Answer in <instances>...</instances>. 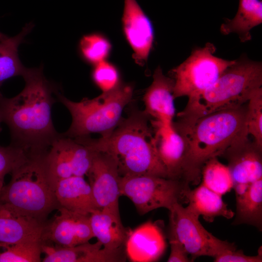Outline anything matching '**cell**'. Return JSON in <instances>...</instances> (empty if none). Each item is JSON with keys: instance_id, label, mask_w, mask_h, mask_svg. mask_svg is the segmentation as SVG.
<instances>
[{"instance_id": "6da1fadb", "label": "cell", "mask_w": 262, "mask_h": 262, "mask_svg": "<svg viewBox=\"0 0 262 262\" xmlns=\"http://www.w3.org/2000/svg\"><path fill=\"white\" fill-rule=\"evenodd\" d=\"M22 76L25 85L17 95L8 98L0 92V115L9 129L10 145L28 155L44 154L61 134L51 117L55 91L41 67L26 68Z\"/></svg>"}, {"instance_id": "7a4b0ae2", "label": "cell", "mask_w": 262, "mask_h": 262, "mask_svg": "<svg viewBox=\"0 0 262 262\" xmlns=\"http://www.w3.org/2000/svg\"><path fill=\"white\" fill-rule=\"evenodd\" d=\"M95 150L106 151L116 160L121 177L152 175L167 178L156 149L150 118L137 109L131 110L108 137L75 138Z\"/></svg>"}, {"instance_id": "3957f363", "label": "cell", "mask_w": 262, "mask_h": 262, "mask_svg": "<svg viewBox=\"0 0 262 262\" xmlns=\"http://www.w3.org/2000/svg\"><path fill=\"white\" fill-rule=\"evenodd\" d=\"M246 111L247 104H244L213 112L188 125L173 122V127L185 141L190 185L199 182L201 169L208 160L222 156L236 139L248 134Z\"/></svg>"}, {"instance_id": "277c9868", "label": "cell", "mask_w": 262, "mask_h": 262, "mask_svg": "<svg viewBox=\"0 0 262 262\" xmlns=\"http://www.w3.org/2000/svg\"><path fill=\"white\" fill-rule=\"evenodd\" d=\"M262 85V63L241 56L198 98L188 101L176 122L188 125L216 111L246 104Z\"/></svg>"}, {"instance_id": "5b68a950", "label": "cell", "mask_w": 262, "mask_h": 262, "mask_svg": "<svg viewBox=\"0 0 262 262\" xmlns=\"http://www.w3.org/2000/svg\"><path fill=\"white\" fill-rule=\"evenodd\" d=\"M45 153L28 155L0 191V202L44 224L60 208L45 168Z\"/></svg>"}, {"instance_id": "8992f818", "label": "cell", "mask_w": 262, "mask_h": 262, "mask_svg": "<svg viewBox=\"0 0 262 262\" xmlns=\"http://www.w3.org/2000/svg\"><path fill=\"white\" fill-rule=\"evenodd\" d=\"M132 94L131 85L120 83L96 98H84L79 102L58 93V100L68 110L72 117L70 127L62 134L72 138L93 133H99L103 138L109 136L122 118L123 110L131 102Z\"/></svg>"}, {"instance_id": "52a82bcc", "label": "cell", "mask_w": 262, "mask_h": 262, "mask_svg": "<svg viewBox=\"0 0 262 262\" xmlns=\"http://www.w3.org/2000/svg\"><path fill=\"white\" fill-rule=\"evenodd\" d=\"M215 50L213 44L208 43L203 48L194 49L183 62L171 70L175 99L185 96L188 101L196 98L235 62L214 55Z\"/></svg>"}, {"instance_id": "ba28073f", "label": "cell", "mask_w": 262, "mask_h": 262, "mask_svg": "<svg viewBox=\"0 0 262 262\" xmlns=\"http://www.w3.org/2000/svg\"><path fill=\"white\" fill-rule=\"evenodd\" d=\"M189 188L182 182L152 175L121 177L120 181V195L128 197L141 214L160 208L169 210L185 198Z\"/></svg>"}, {"instance_id": "9c48e42d", "label": "cell", "mask_w": 262, "mask_h": 262, "mask_svg": "<svg viewBox=\"0 0 262 262\" xmlns=\"http://www.w3.org/2000/svg\"><path fill=\"white\" fill-rule=\"evenodd\" d=\"M169 211V239L180 242L192 258H215L225 250L236 248L234 243L220 240L207 231L193 213L181 203H176Z\"/></svg>"}, {"instance_id": "30bf717a", "label": "cell", "mask_w": 262, "mask_h": 262, "mask_svg": "<svg viewBox=\"0 0 262 262\" xmlns=\"http://www.w3.org/2000/svg\"><path fill=\"white\" fill-rule=\"evenodd\" d=\"M95 151L74 139L62 134L44 155L46 171L52 185L73 176L84 177L92 163Z\"/></svg>"}, {"instance_id": "8fae6325", "label": "cell", "mask_w": 262, "mask_h": 262, "mask_svg": "<svg viewBox=\"0 0 262 262\" xmlns=\"http://www.w3.org/2000/svg\"><path fill=\"white\" fill-rule=\"evenodd\" d=\"M94 150L92 163L86 175L95 203L99 209L120 215L118 199L121 196V176L117 162L106 151Z\"/></svg>"}, {"instance_id": "7c38bea8", "label": "cell", "mask_w": 262, "mask_h": 262, "mask_svg": "<svg viewBox=\"0 0 262 262\" xmlns=\"http://www.w3.org/2000/svg\"><path fill=\"white\" fill-rule=\"evenodd\" d=\"M223 156L228 161L235 195L245 192L255 181L262 179V148L244 135L232 143Z\"/></svg>"}, {"instance_id": "4fadbf2b", "label": "cell", "mask_w": 262, "mask_h": 262, "mask_svg": "<svg viewBox=\"0 0 262 262\" xmlns=\"http://www.w3.org/2000/svg\"><path fill=\"white\" fill-rule=\"evenodd\" d=\"M58 214L44 223L40 238L41 243L56 247H72L88 242L94 235L90 214L58 209Z\"/></svg>"}, {"instance_id": "5bb4252c", "label": "cell", "mask_w": 262, "mask_h": 262, "mask_svg": "<svg viewBox=\"0 0 262 262\" xmlns=\"http://www.w3.org/2000/svg\"><path fill=\"white\" fill-rule=\"evenodd\" d=\"M154 131L156 147L167 178L190 186L187 177V152L185 140L171 125L162 124L150 119Z\"/></svg>"}, {"instance_id": "9a60e30c", "label": "cell", "mask_w": 262, "mask_h": 262, "mask_svg": "<svg viewBox=\"0 0 262 262\" xmlns=\"http://www.w3.org/2000/svg\"><path fill=\"white\" fill-rule=\"evenodd\" d=\"M123 25L126 39L141 63L147 59L154 39L152 25L136 0H124Z\"/></svg>"}, {"instance_id": "2e32d148", "label": "cell", "mask_w": 262, "mask_h": 262, "mask_svg": "<svg viewBox=\"0 0 262 262\" xmlns=\"http://www.w3.org/2000/svg\"><path fill=\"white\" fill-rule=\"evenodd\" d=\"M98 241L72 247H60L41 243L43 262H121L127 259L125 248L109 249Z\"/></svg>"}, {"instance_id": "e0dca14e", "label": "cell", "mask_w": 262, "mask_h": 262, "mask_svg": "<svg viewBox=\"0 0 262 262\" xmlns=\"http://www.w3.org/2000/svg\"><path fill=\"white\" fill-rule=\"evenodd\" d=\"M174 86L173 78L165 76L158 66L143 98L144 111L151 119L164 125L173 123L175 115Z\"/></svg>"}, {"instance_id": "ac0fdd59", "label": "cell", "mask_w": 262, "mask_h": 262, "mask_svg": "<svg viewBox=\"0 0 262 262\" xmlns=\"http://www.w3.org/2000/svg\"><path fill=\"white\" fill-rule=\"evenodd\" d=\"M165 247L159 229L150 222L131 230L125 244L127 257L132 262H148L156 260Z\"/></svg>"}, {"instance_id": "d6986e66", "label": "cell", "mask_w": 262, "mask_h": 262, "mask_svg": "<svg viewBox=\"0 0 262 262\" xmlns=\"http://www.w3.org/2000/svg\"><path fill=\"white\" fill-rule=\"evenodd\" d=\"M44 225L0 202V243L40 240Z\"/></svg>"}, {"instance_id": "ffe728a7", "label": "cell", "mask_w": 262, "mask_h": 262, "mask_svg": "<svg viewBox=\"0 0 262 262\" xmlns=\"http://www.w3.org/2000/svg\"><path fill=\"white\" fill-rule=\"evenodd\" d=\"M54 190L60 207L84 214L99 209L90 185L83 177L73 176L63 179L55 184Z\"/></svg>"}, {"instance_id": "44dd1931", "label": "cell", "mask_w": 262, "mask_h": 262, "mask_svg": "<svg viewBox=\"0 0 262 262\" xmlns=\"http://www.w3.org/2000/svg\"><path fill=\"white\" fill-rule=\"evenodd\" d=\"M90 222L94 237L103 247L113 250L125 248L131 230L123 226L120 215L97 209L90 214Z\"/></svg>"}, {"instance_id": "7402d4cb", "label": "cell", "mask_w": 262, "mask_h": 262, "mask_svg": "<svg viewBox=\"0 0 262 262\" xmlns=\"http://www.w3.org/2000/svg\"><path fill=\"white\" fill-rule=\"evenodd\" d=\"M222 196L201 183L194 189L189 188L185 192V198L188 202L186 208L209 222L218 216L231 219L235 213L228 208Z\"/></svg>"}, {"instance_id": "603a6c76", "label": "cell", "mask_w": 262, "mask_h": 262, "mask_svg": "<svg viewBox=\"0 0 262 262\" xmlns=\"http://www.w3.org/2000/svg\"><path fill=\"white\" fill-rule=\"evenodd\" d=\"M262 22V0H239L238 11L231 19H226L220 26L224 34L235 33L241 42L251 40L250 31Z\"/></svg>"}, {"instance_id": "cb8c5ba5", "label": "cell", "mask_w": 262, "mask_h": 262, "mask_svg": "<svg viewBox=\"0 0 262 262\" xmlns=\"http://www.w3.org/2000/svg\"><path fill=\"white\" fill-rule=\"evenodd\" d=\"M233 225L247 224L262 229V179L252 183L243 193L235 195Z\"/></svg>"}, {"instance_id": "d4e9b609", "label": "cell", "mask_w": 262, "mask_h": 262, "mask_svg": "<svg viewBox=\"0 0 262 262\" xmlns=\"http://www.w3.org/2000/svg\"><path fill=\"white\" fill-rule=\"evenodd\" d=\"M33 27L28 23L18 34L0 41V87L8 79L23 74L26 68L19 59L18 48Z\"/></svg>"}, {"instance_id": "484cf974", "label": "cell", "mask_w": 262, "mask_h": 262, "mask_svg": "<svg viewBox=\"0 0 262 262\" xmlns=\"http://www.w3.org/2000/svg\"><path fill=\"white\" fill-rule=\"evenodd\" d=\"M201 183L214 192L222 196L230 191L233 181L227 165L214 157L208 160L201 171Z\"/></svg>"}, {"instance_id": "4316f807", "label": "cell", "mask_w": 262, "mask_h": 262, "mask_svg": "<svg viewBox=\"0 0 262 262\" xmlns=\"http://www.w3.org/2000/svg\"><path fill=\"white\" fill-rule=\"evenodd\" d=\"M40 240L0 243V262H39Z\"/></svg>"}, {"instance_id": "83f0119b", "label": "cell", "mask_w": 262, "mask_h": 262, "mask_svg": "<svg viewBox=\"0 0 262 262\" xmlns=\"http://www.w3.org/2000/svg\"><path fill=\"white\" fill-rule=\"evenodd\" d=\"M80 49L84 59L95 65L104 61L110 52L111 46L109 41L102 35L93 33L82 38Z\"/></svg>"}, {"instance_id": "f1b7e54d", "label": "cell", "mask_w": 262, "mask_h": 262, "mask_svg": "<svg viewBox=\"0 0 262 262\" xmlns=\"http://www.w3.org/2000/svg\"><path fill=\"white\" fill-rule=\"evenodd\" d=\"M246 126L247 133L262 148V88L252 95L247 104Z\"/></svg>"}, {"instance_id": "f546056e", "label": "cell", "mask_w": 262, "mask_h": 262, "mask_svg": "<svg viewBox=\"0 0 262 262\" xmlns=\"http://www.w3.org/2000/svg\"><path fill=\"white\" fill-rule=\"evenodd\" d=\"M28 155L22 149L10 144L0 145V191L4 186L5 176L24 162Z\"/></svg>"}, {"instance_id": "4dcf8cb0", "label": "cell", "mask_w": 262, "mask_h": 262, "mask_svg": "<svg viewBox=\"0 0 262 262\" xmlns=\"http://www.w3.org/2000/svg\"><path fill=\"white\" fill-rule=\"evenodd\" d=\"M92 76L93 81L102 92L110 91L120 84L117 69L104 61L95 65Z\"/></svg>"}, {"instance_id": "1f68e13d", "label": "cell", "mask_w": 262, "mask_h": 262, "mask_svg": "<svg viewBox=\"0 0 262 262\" xmlns=\"http://www.w3.org/2000/svg\"><path fill=\"white\" fill-rule=\"evenodd\" d=\"M215 262H262V248L261 246L257 255L248 256L241 250L236 248L225 250L214 258Z\"/></svg>"}, {"instance_id": "d6a6232c", "label": "cell", "mask_w": 262, "mask_h": 262, "mask_svg": "<svg viewBox=\"0 0 262 262\" xmlns=\"http://www.w3.org/2000/svg\"><path fill=\"white\" fill-rule=\"evenodd\" d=\"M170 245V253L167 259L168 262H188L192 259L189 257L182 245L178 241L169 239Z\"/></svg>"}, {"instance_id": "836d02e7", "label": "cell", "mask_w": 262, "mask_h": 262, "mask_svg": "<svg viewBox=\"0 0 262 262\" xmlns=\"http://www.w3.org/2000/svg\"><path fill=\"white\" fill-rule=\"evenodd\" d=\"M8 37L6 35H5L4 34L0 32V41H1L5 39H6Z\"/></svg>"}, {"instance_id": "e575fe53", "label": "cell", "mask_w": 262, "mask_h": 262, "mask_svg": "<svg viewBox=\"0 0 262 262\" xmlns=\"http://www.w3.org/2000/svg\"><path fill=\"white\" fill-rule=\"evenodd\" d=\"M2 122V121L1 118V116H0V131L1 130V127H0V124H1V123Z\"/></svg>"}]
</instances>
